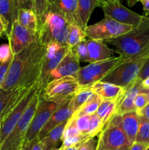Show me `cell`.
<instances>
[{
    "label": "cell",
    "mask_w": 149,
    "mask_h": 150,
    "mask_svg": "<svg viewBox=\"0 0 149 150\" xmlns=\"http://www.w3.org/2000/svg\"><path fill=\"white\" fill-rule=\"evenodd\" d=\"M137 112L139 114V116H140L142 117H144L145 119H146V120L149 121V103L145 108L140 110V111H137Z\"/></svg>",
    "instance_id": "45"
},
{
    "label": "cell",
    "mask_w": 149,
    "mask_h": 150,
    "mask_svg": "<svg viewBox=\"0 0 149 150\" xmlns=\"http://www.w3.org/2000/svg\"><path fill=\"white\" fill-rule=\"evenodd\" d=\"M78 147L77 146H73V147H70V148H67L65 150H77Z\"/></svg>",
    "instance_id": "52"
},
{
    "label": "cell",
    "mask_w": 149,
    "mask_h": 150,
    "mask_svg": "<svg viewBox=\"0 0 149 150\" xmlns=\"http://www.w3.org/2000/svg\"><path fill=\"white\" fill-rule=\"evenodd\" d=\"M68 121V120H67ZM67 121L61 123L59 125L51 130L43 139L39 141L40 144L45 150H53L56 149V146L59 141H61L63 133L65 129Z\"/></svg>",
    "instance_id": "25"
},
{
    "label": "cell",
    "mask_w": 149,
    "mask_h": 150,
    "mask_svg": "<svg viewBox=\"0 0 149 150\" xmlns=\"http://www.w3.org/2000/svg\"><path fill=\"white\" fill-rule=\"evenodd\" d=\"M74 114V109L72 105V97L65 100L61 103L58 108L51 115L46 124L44 125L41 131L38 135V140L43 139L51 130L59 125L61 123L67 121L71 118Z\"/></svg>",
    "instance_id": "14"
},
{
    "label": "cell",
    "mask_w": 149,
    "mask_h": 150,
    "mask_svg": "<svg viewBox=\"0 0 149 150\" xmlns=\"http://www.w3.org/2000/svg\"><path fill=\"white\" fill-rule=\"evenodd\" d=\"M139 126L140 116L136 111L121 116V127L131 144L135 142Z\"/></svg>",
    "instance_id": "23"
},
{
    "label": "cell",
    "mask_w": 149,
    "mask_h": 150,
    "mask_svg": "<svg viewBox=\"0 0 149 150\" xmlns=\"http://www.w3.org/2000/svg\"><path fill=\"white\" fill-rule=\"evenodd\" d=\"M37 90V89L36 86H34L29 89V92L23 96L15 108L10 111L7 115H6L4 118L1 119V125H0V146L2 144L7 136L10 134L12 130L14 129L20 119L21 118L25 110L33 99Z\"/></svg>",
    "instance_id": "12"
},
{
    "label": "cell",
    "mask_w": 149,
    "mask_h": 150,
    "mask_svg": "<svg viewBox=\"0 0 149 150\" xmlns=\"http://www.w3.org/2000/svg\"><path fill=\"white\" fill-rule=\"evenodd\" d=\"M38 140V139H36L35 140H34L33 142H24L23 144L22 145L21 148H20V150H32V147L34 145V144L36 143Z\"/></svg>",
    "instance_id": "46"
},
{
    "label": "cell",
    "mask_w": 149,
    "mask_h": 150,
    "mask_svg": "<svg viewBox=\"0 0 149 150\" xmlns=\"http://www.w3.org/2000/svg\"><path fill=\"white\" fill-rule=\"evenodd\" d=\"M99 4L96 0H78L74 17V23L85 32L92 12Z\"/></svg>",
    "instance_id": "20"
},
{
    "label": "cell",
    "mask_w": 149,
    "mask_h": 150,
    "mask_svg": "<svg viewBox=\"0 0 149 150\" xmlns=\"http://www.w3.org/2000/svg\"><path fill=\"white\" fill-rule=\"evenodd\" d=\"M134 26L123 24L111 18L105 16L102 21L86 27L85 34L90 40L105 41L114 39L127 33L134 29Z\"/></svg>",
    "instance_id": "8"
},
{
    "label": "cell",
    "mask_w": 149,
    "mask_h": 150,
    "mask_svg": "<svg viewBox=\"0 0 149 150\" xmlns=\"http://www.w3.org/2000/svg\"><path fill=\"white\" fill-rule=\"evenodd\" d=\"M148 146L144 144L134 142L129 146L128 150H145Z\"/></svg>",
    "instance_id": "44"
},
{
    "label": "cell",
    "mask_w": 149,
    "mask_h": 150,
    "mask_svg": "<svg viewBox=\"0 0 149 150\" xmlns=\"http://www.w3.org/2000/svg\"><path fill=\"white\" fill-rule=\"evenodd\" d=\"M102 101H103V100L99 95L95 94L92 97L91 99L89 100L84 105H82L78 110L74 112V114H72V117H78V116L82 115H92V114H95Z\"/></svg>",
    "instance_id": "28"
},
{
    "label": "cell",
    "mask_w": 149,
    "mask_h": 150,
    "mask_svg": "<svg viewBox=\"0 0 149 150\" xmlns=\"http://www.w3.org/2000/svg\"><path fill=\"white\" fill-rule=\"evenodd\" d=\"M69 50H70V48L68 46H64L54 57H48L45 56V58L42 62L40 75H39L36 84L37 89L38 92L40 93V95L43 92L44 89L48 84V82L50 81V76H51V72L58 66L61 59L68 52Z\"/></svg>",
    "instance_id": "15"
},
{
    "label": "cell",
    "mask_w": 149,
    "mask_h": 150,
    "mask_svg": "<svg viewBox=\"0 0 149 150\" xmlns=\"http://www.w3.org/2000/svg\"><path fill=\"white\" fill-rule=\"evenodd\" d=\"M46 46L39 41L37 32V38L33 43L13 55L1 89H31L36 86L46 54Z\"/></svg>",
    "instance_id": "1"
},
{
    "label": "cell",
    "mask_w": 149,
    "mask_h": 150,
    "mask_svg": "<svg viewBox=\"0 0 149 150\" xmlns=\"http://www.w3.org/2000/svg\"><path fill=\"white\" fill-rule=\"evenodd\" d=\"M20 149H18V150H20Z\"/></svg>",
    "instance_id": "58"
},
{
    "label": "cell",
    "mask_w": 149,
    "mask_h": 150,
    "mask_svg": "<svg viewBox=\"0 0 149 150\" xmlns=\"http://www.w3.org/2000/svg\"><path fill=\"white\" fill-rule=\"evenodd\" d=\"M131 145L121 127V116L115 114L99 135L96 150H127Z\"/></svg>",
    "instance_id": "6"
},
{
    "label": "cell",
    "mask_w": 149,
    "mask_h": 150,
    "mask_svg": "<svg viewBox=\"0 0 149 150\" xmlns=\"http://www.w3.org/2000/svg\"><path fill=\"white\" fill-rule=\"evenodd\" d=\"M101 8L103 10L105 16L111 18L123 24L130 25L134 27L140 26L148 18L127 8L119 1L107 2L102 4Z\"/></svg>",
    "instance_id": "11"
},
{
    "label": "cell",
    "mask_w": 149,
    "mask_h": 150,
    "mask_svg": "<svg viewBox=\"0 0 149 150\" xmlns=\"http://www.w3.org/2000/svg\"><path fill=\"white\" fill-rule=\"evenodd\" d=\"M91 115H82L78 117H72L71 118L74 121L76 127L81 135H86L89 128Z\"/></svg>",
    "instance_id": "34"
},
{
    "label": "cell",
    "mask_w": 149,
    "mask_h": 150,
    "mask_svg": "<svg viewBox=\"0 0 149 150\" xmlns=\"http://www.w3.org/2000/svg\"><path fill=\"white\" fill-rule=\"evenodd\" d=\"M121 64V56L111 57L80 67L73 76L76 78L80 87L91 86L93 83L102 81L110 72Z\"/></svg>",
    "instance_id": "7"
},
{
    "label": "cell",
    "mask_w": 149,
    "mask_h": 150,
    "mask_svg": "<svg viewBox=\"0 0 149 150\" xmlns=\"http://www.w3.org/2000/svg\"><path fill=\"white\" fill-rule=\"evenodd\" d=\"M80 68V59L70 48L58 66L51 72L50 81L66 76H74Z\"/></svg>",
    "instance_id": "17"
},
{
    "label": "cell",
    "mask_w": 149,
    "mask_h": 150,
    "mask_svg": "<svg viewBox=\"0 0 149 150\" xmlns=\"http://www.w3.org/2000/svg\"><path fill=\"white\" fill-rule=\"evenodd\" d=\"M80 88L74 76H66L48 82L40 98L47 101L62 102L74 96Z\"/></svg>",
    "instance_id": "9"
},
{
    "label": "cell",
    "mask_w": 149,
    "mask_h": 150,
    "mask_svg": "<svg viewBox=\"0 0 149 150\" xmlns=\"http://www.w3.org/2000/svg\"><path fill=\"white\" fill-rule=\"evenodd\" d=\"M95 95L91 86L81 87L77 92H76L72 97V105L74 112L78 110L86 102L91 99L92 97Z\"/></svg>",
    "instance_id": "29"
},
{
    "label": "cell",
    "mask_w": 149,
    "mask_h": 150,
    "mask_svg": "<svg viewBox=\"0 0 149 150\" xmlns=\"http://www.w3.org/2000/svg\"><path fill=\"white\" fill-rule=\"evenodd\" d=\"M39 100L40 93L37 90L33 99L25 110L21 118L0 146V150H18L21 148Z\"/></svg>",
    "instance_id": "5"
},
{
    "label": "cell",
    "mask_w": 149,
    "mask_h": 150,
    "mask_svg": "<svg viewBox=\"0 0 149 150\" xmlns=\"http://www.w3.org/2000/svg\"><path fill=\"white\" fill-rule=\"evenodd\" d=\"M18 10L16 8L14 0H0V16L6 26V35L8 38L12 25L17 20Z\"/></svg>",
    "instance_id": "24"
},
{
    "label": "cell",
    "mask_w": 149,
    "mask_h": 150,
    "mask_svg": "<svg viewBox=\"0 0 149 150\" xmlns=\"http://www.w3.org/2000/svg\"><path fill=\"white\" fill-rule=\"evenodd\" d=\"M145 150H149V146H148V147H147V149H146Z\"/></svg>",
    "instance_id": "54"
},
{
    "label": "cell",
    "mask_w": 149,
    "mask_h": 150,
    "mask_svg": "<svg viewBox=\"0 0 149 150\" xmlns=\"http://www.w3.org/2000/svg\"><path fill=\"white\" fill-rule=\"evenodd\" d=\"M95 94L99 95L103 100L117 101L125 92V89L118 85L106 82L98 81L91 86Z\"/></svg>",
    "instance_id": "22"
},
{
    "label": "cell",
    "mask_w": 149,
    "mask_h": 150,
    "mask_svg": "<svg viewBox=\"0 0 149 150\" xmlns=\"http://www.w3.org/2000/svg\"><path fill=\"white\" fill-rule=\"evenodd\" d=\"M141 83L142 81L137 78L133 83L125 89L124 93L118 100V106L115 114L122 116L127 113L136 111L134 105V100L136 95L143 91Z\"/></svg>",
    "instance_id": "18"
},
{
    "label": "cell",
    "mask_w": 149,
    "mask_h": 150,
    "mask_svg": "<svg viewBox=\"0 0 149 150\" xmlns=\"http://www.w3.org/2000/svg\"><path fill=\"white\" fill-rule=\"evenodd\" d=\"M70 23L60 15L48 11L38 30V38L44 45L56 42L67 46L68 26Z\"/></svg>",
    "instance_id": "4"
},
{
    "label": "cell",
    "mask_w": 149,
    "mask_h": 150,
    "mask_svg": "<svg viewBox=\"0 0 149 150\" xmlns=\"http://www.w3.org/2000/svg\"><path fill=\"white\" fill-rule=\"evenodd\" d=\"M128 149H127V150H128ZM110 150H115V149H110Z\"/></svg>",
    "instance_id": "57"
},
{
    "label": "cell",
    "mask_w": 149,
    "mask_h": 150,
    "mask_svg": "<svg viewBox=\"0 0 149 150\" xmlns=\"http://www.w3.org/2000/svg\"><path fill=\"white\" fill-rule=\"evenodd\" d=\"M74 54L79 58L80 61L89 62V51H88L87 41L86 40L79 42L77 45L71 48Z\"/></svg>",
    "instance_id": "35"
},
{
    "label": "cell",
    "mask_w": 149,
    "mask_h": 150,
    "mask_svg": "<svg viewBox=\"0 0 149 150\" xmlns=\"http://www.w3.org/2000/svg\"><path fill=\"white\" fill-rule=\"evenodd\" d=\"M4 33L6 35V26L4 21H3L2 18L0 16V36L2 35Z\"/></svg>",
    "instance_id": "48"
},
{
    "label": "cell",
    "mask_w": 149,
    "mask_h": 150,
    "mask_svg": "<svg viewBox=\"0 0 149 150\" xmlns=\"http://www.w3.org/2000/svg\"><path fill=\"white\" fill-rule=\"evenodd\" d=\"M32 89V88H31ZM18 87L11 89H0V119L4 118L15 108L29 89Z\"/></svg>",
    "instance_id": "16"
},
{
    "label": "cell",
    "mask_w": 149,
    "mask_h": 150,
    "mask_svg": "<svg viewBox=\"0 0 149 150\" xmlns=\"http://www.w3.org/2000/svg\"><path fill=\"white\" fill-rule=\"evenodd\" d=\"M98 1V4H99V7H101V6L102 4H105L107 2H109V1H121V0H96Z\"/></svg>",
    "instance_id": "50"
},
{
    "label": "cell",
    "mask_w": 149,
    "mask_h": 150,
    "mask_svg": "<svg viewBox=\"0 0 149 150\" xmlns=\"http://www.w3.org/2000/svg\"><path fill=\"white\" fill-rule=\"evenodd\" d=\"M127 3H128V5L129 6V7H133L136 3L138 2L139 0H127Z\"/></svg>",
    "instance_id": "51"
},
{
    "label": "cell",
    "mask_w": 149,
    "mask_h": 150,
    "mask_svg": "<svg viewBox=\"0 0 149 150\" xmlns=\"http://www.w3.org/2000/svg\"><path fill=\"white\" fill-rule=\"evenodd\" d=\"M37 38V33L32 32L15 21L8 36L9 44L13 55L20 53L29 45L33 43Z\"/></svg>",
    "instance_id": "13"
},
{
    "label": "cell",
    "mask_w": 149,
    "mask_h": 150,
    "mask_svg": "<svg viewBox=\"0 0 149 150\" xmlns=\"http://www.w3.org/2000/svg\"><path fill=\"white\" fill-rule=\"evenodd\" d=\"M32 150H45V149H43V147H42V145L40 144L39 141H37V142L34 144V145L33 147H32Z\"/></svg>",
    "instance_id": "49"
},
{
    "label": "cell",
    "mask_w": 149,
    "mask_h": 150,
    "mask_svg": "<svg viewBox=\"0 0 149 150\" xmlns=\"http://www.w3.org/2000/svg\"><path fill=\"white\" fill-rule=\"evenodd\" d=\"M33 11L36 13L39 21V27L44 21L45 15L49 10L51 0H32Z\"/></svg>",
    "instance_id": "31"
},
{
    "label": "cell",
    "mask_w": 149,
    "mask_h": 150,
    "mask_svg": "<svg viewBox=\"0 0 149 150\" xmlns=\"http://www.w3.org/2000/svg\"><path fill=\"white\" fill-rule=\"evenodd\" d=\"M118 102L111 100H103L98 108L95 114L101 120L104 127L108 124L111 118L113 117L116 112Z\"/></svg>",
    "instance_id": "27"
},
{
    "label": "cell",
    "mask_w": 149,
    "mask_h": 150,
    "mask_svg": "<svg viewBox=\"0 0 149 150\" xmlns=\"http://www.w3.org/2000/svg\"><path fill=\"white\" fill-rule=\"evenodd\" d=\"M146 17H148V18H149V15H148V16H146Z\"/></svg>",
    "instance_id": "56"
},
{
    "label": "cell",
    "mask_w": 149,
    "mask_h": 150,
    "mask_svg": "<svg viewBox=\"0 0 149 150\" xmlns=\"http://www.w3.org/2000/svg\"><path fill=\"white\" fill-rule=\"evenodd\" d=\"M12 59H13L6 62L0 64V89L1 88V86H2L4 80H5L6 76H7V71H8L9 67H10Z\"/></svg>",
    "instance_id": "41"
},
{
    "label": "cell",
    "mask_w": 149,
    "mask_h": 150,
    "mask_svg": "<svg viewBox=\"0 0 149 150\" xmlns=\"http://www.w3.org/2000/svg\"><path fill=\"white\" fill-rule=\"evenodd\" d=\"M135 142L149 146V121L140 116V126Z\"/></svg>",
    "instance_id": "32"
},
{
    "label": "cell",
    "mask_w": 149,
    "mask_h": 150,
    "mask_svg": "<svg viewBox=\"0 0 149 150\" xmlns=\"http://www.w3.org/2000/svg\"><path fill=\"white\" fill-rule=\"evenodd\" d=\"M89 51V63L102 61L113 57L117 54L115 50L108 48L104 41L86 40Z\"/></svg>",
    "instance_id": "19"
},
{
    "label": "cell",
    "mask_w": 149,
    "mask_h": 150,
    "mask_svg": "<svg viewBox=\"0 0 149 150\" xmlns=\"http://www.w3.org/2000/svg\"><path fill=\"white\" fill-rule=\"evenodd\" d=\"M149 103V97L146 92H140L136 95L134 100V105L136 111L143 109Z\"/></svg>",
    "instance_id": "38"
},
{
    "label": "cell",
    "mask_w": 149,
    "mask_h": 150,
    "mask_svg": "<svg viewBox=\"0 0 149 150\" xmlns=\"http://www.w3.org/2000/svg\"><path fill=\"white\" fill-rule=\"evenodd\" d=\"M98 140H96L94 138L88 139L87 141L82 144L78 147L77 150H96L97 148Z\"/></svg>",
    "instance_id": "40"
},
{
    "label": "cell",
    "mask_w": 149,
    "mask_h": 150,
    "mask_svg": "<svg viewBox=\"0 0 149 150\" xmlns=\"http://www.w3.org/2000/svg\"><path fill=\"white\" fill-rule=\"evenodd\" d=\"M0 125H1V119H0Z\"/></svg>",
    "instance_id": "55"
},
{
    "label": "cell",
    "mask_w": 149,
    "mask_h": 150,
    "mask_svg": "<svg viewBox=\"0 0 149 150\" xmlns=\"http://www.w3.org/2000/svg\"><path fill=\"white\" fill-rule=\"evenodd\" d=\"M143 5V10L145 13V16L149 15V0H139Z\"/></svg>",
    "instance_id": "47"
},
{
    "label": "cell",
    "mask_w": 149,
    "mask_h": 150,
    "mask_svg": "<svg viewBox=\"0 0 149 150\" xmlns=\"http://www.w3.org/2000/svg\"><path fill=\"white\" fill-rule=\"evenodd\" d=\"M86 38L85 32L75 23H70L68 26V36H67V46L72 48L79 42L85 40Z\"/></svg>",
    "instance_id": "30"
},
{
    "label": "cell",
    "mask_w": 149,
    "mask_h": 150,
    "mask_svg": "<svg viewBox=\"0 0 149 150\" xmlns=\"http://www.w3.org/2000/svg\"><path fill=\"white\" fill-rule=\"evenodd\" d=\"M62 102H51L45 100L40 98L38 106L26 133L24 142H33L37 139L42 127Z\"/></svg>",
    "instance_id": "10"
},
{
    "label": "cell",
    "mask_w": 149,
    "mask_h": 150,
    "mask_svg": "<svg viewBox=\"0 0 149 150\" xmlns=\"http://www.w3.org/2000/svg\"><path fill=\"white\" fill-rule=\"evenodd\" d=\"M115 48L121 57V63L138 54L149 43V18L140 26L114 39L104 41Z\"/></svg>",
    "instance_id": "2"
},
{
    "label": "cell",
    "mask_w": 149,
    "mask_h": 150,
    "mask_svg": "<svg viewBox=\"0 0 149 150\" xmlns=\"http://www.w3.org/2000/svg\"><path fill=\"white\" fill-rule=\"evenodd\" d=\"M149 59V43L138 54L130 57L110 72L100 81L118 85L127 89L138 77Z\"/></svg>",
    "instance_id": "3"
},
{
    "label": "cell",
    "mask_w": 149,
    "mask_h": 150,
    "mask_svg": "<svg viewBox=\"0 0 149 150\" xmlns=\"http://www.w3.org/2000/svg\"><path fill=\"white\" fill-rule=\"evenodd\" d=\"M0 37H1V36H0Z\"/></svg>",
    "instance_id": "59"
},
{
    "label": "cell",
    "mask_w": 149,
    "mask_h": 150,
    "mask_svg": "<svg viewBox=\"0 0 149 150\" xmlns=\"http://www.w3.org/2000/svg\"><path fill=\"white\" fill-rule=\"evenodd\" d=\"M148 77H149V59H148L147 62L145 63V64L144 65V67H143V69L141 70L140 73L138 75V79L140 80L143 81L144 79H147Z\"/></svg>",
    "instance_id": "43"
},
{
    "label": "cell",
    "mask_w": 149,
    "mask_h": 150,
    "mask_svg": "<svg viewBox=\"0 0 149 150\" xmlns=\"http://www.w3.org/2000/svg\"><path fill=\"white\" fill-rule=\"evenodd\" d=\"M80 133L78 131V130L76 127L75 125H74V121L72 118L69 119L67 121V125H66L65 129L63 133L62 137H61V142L64 139H67V138L74 137V136H80Z\"/></svg>",
    "instance_id": "37"
},
{
    "label": "cell",
    "mask_w": 149,
    "mask_h": 150,
    "mask_svg": "<svg viewBox=\"0 0 149 150\" xmlns=\"http://www.w3.org/2000/svg\"><path fill=\"white\" fill-rule=\"evenodd\" d=\"M17 21L21 26L32 32L37 33L39 23L36 13L29 9H20L18 14Z\"/></svg>",
    "instance_id": "26"
},
{
    "label": "cell",
    "mask_w": 149,
    "mask_h": 150,
    "mask_svg": "<svg viewBox=\"0 0 149 150\" xmlns=\"http://www.w3.org/2000/svg\"><path fill=\"white\" fill-rule=\"evenodd\" d=\"M78 0H51L49 10L60 15L70 23H74Z\"/></svg>",
    "instance_id": "21"
},
{
    "label": "cell",
    "mask_w": 149,
    "mask_h": 150,
    "mask_svg": "<svg viewBox=\"0 0 149 150\" xmlns=\"http://www.w3.org/2000/svg\"><path fill=\"white\" fill-rule=\"evenodd\" d=\"M13 57V54L10 44L5 43L0 45V64L9 61Z\"/></svg>",
    "instance_id": "39"
},
{
    "label": "cell",
    "mask_w": 149,
    "mask_h": 150,
    "mask_svg": "<svg viewBox=\"0 0 149 150\" xmlns=\"http://www.w3.org/2000/svg\"><path fill=\"white\" fill-rule=\"evenodd\" d=\"M16 8L19 11L20 9H29L33 10L32 0H14Z\"/></svg>",
    "instance_id": "42"
},
{
    "label": "cell",
    "mask_w": 149,
    "mask_h": 150,
    "mask_svg": "<svg viewBox=\"0 0 149 150\" xmlns=\"http://www.w3.org/2000/svg\"><path fill=\"white\" fill-rule=\"evenodd\" d=\"M89 139H91V138L88 137L86 135H80V136H78L67 138V139L62 141V145L61 146H64L65 149L70 147H73V146L79 147L82 144L84 143L86 141H87Z\"/></svg>",
    "instance_id": "36"
},
{
    "label": "cell",
    "mask_w": 149,
    "mask_h": 150,
    "mask_svg": "<svg viewBox=\"0 0 149 150\" xmlns=\"http://www.w3.org/2000/svg\"><path fill=\"white\" fill-rule=\"evenodd\" d=\"M65 149H65V148L64 147V146H61V147L58 148V149H57V148H56V149H53V150H65Z\"/></svg>",
    "instance_id": "53"
},
{
    "label": "cell",
    "mask_w": 149,
    "mask_h": 150,
    "mask_svg": "<svg viewBox=\"0 0 149 150\" xmlns=\"http://www.w3.org/2000/svg\"><path fill=\"white\" fill-rule=\"evenodd\" d=\"M104 129V125L102 124L100 119L96 116V114H93L90 116V124L89 128L86 136L88 137L95 138L97 135L100 134L101 132Z\"/></svg>",
    "instance_id": "33"
}]
</instances>
